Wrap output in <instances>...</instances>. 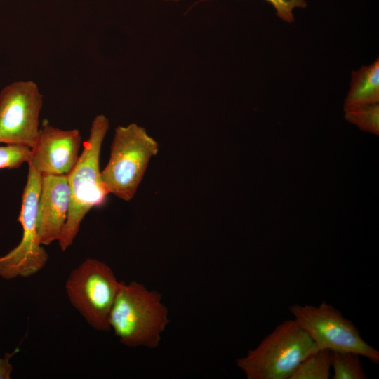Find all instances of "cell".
<instances>
[{"mask_svg":"<svg viewBox=\"0 0 379 379\" xmlns=\"http://www.w3.org/2000/svg\"><path fill=\"white\" fill-rule=\"evenodd\" d=\"M158 151L157 142L143 127L135 123L117 127L108 163L101 171L108 193L126 201L132 199Z\"/></svg>","mask_w":379,"mask_h":379,"instance_id":"4","label":"cell"},{"mask_svg":"<svg viewBox=\"0 0 379 379\" xmlns=\"http://www.w3.org/2000/svg\"><path fill=\"white\" fill-rule=\"evenodd\" d=\"M359 354L349 351H331L333 379H366Z\"/></svg>","mask_w":379,"mask_h":379,"instance_id":"13","label":"cell"},{"mask_svg":"<svg viewBox=\"0 0 379 379\" xmlns=\"http://www.w3.org/2000/svg\"><path fill=\"white\" fill-rule=\"evenodd\" d=\"M317 350L294 319L279 324L254 349L236 361L247 379H290L298 365Z\"/></svg>","mask_w":379,"mask_h":379,"instance_id":"3","label":"cell"},{"mask_svg":"<svg viewBox=\"0 0 379 379\" xmlns=\"http://www.w3.org/2000/svg\"><path fill=\"white\" fill-rule=\"evenodd\" d=\"M204 1V0H201ZM271 3L276 9V14L285 22H292L294 20L293 10L296 7L305 8L307 3L305 0H266Z\"/></svg>","mask_w":379,"mask_h":379,"instance_id":"16","label":"cell"},{"mask_svg":"<svg viewBox=\"0 0 379 379\" xmlns=\"http://www.w3.org/2000/svg\"><path fill=\"white\" fill-rule=\"evenodd\" d=\"M173 1H177V0H173Z\"/></svg>","mask_w":379,"mask_h":379,"instance_id":"18","label":"cell"},{"mask_svg":"<svg viewBox=\"0 0 379 379\" xmlns=\"http://www.w3.org/2000/svg\"><path fill=\"white\" fill-rule=\"evenodd\" d=\"M41 175L29 164L27 182L18 220L22 236L17 246L0 256V277L12 279L27 277L40 271L48 260L37 230V208L41 191Z\"/></svg>","mask_w":379,"mask_h":379,"instance_id":"7","label":"cell"},{"mask_svg":"<svg viewBox=\"0 0 379 379\" xmlns=\"http://www.w3.org/2000/svg\"><path fill=\"white\" fill-rule=\"evenodd\" d=\"M345 119L361 131L379 135V105L375 104L361 109L346 112Z\"/></svg>","mask_w":379,"mask_h":379,"instance_id":"14","label":"cell"},{"mask_svg":"<svg viewBox=\"0 0 379 379\" xmlns=\"http://www.w3.org/2000/svg\"><path fill=\"white\" fill-rule=\"evenodd\" d=\"M288 310L317 350L353 352L379 363V352L361 338L351 320L325 301L319 306L293 304Z\"/></svg>","mask_w":379,"mask_h":379,"instance_id":"6","label":"cell"},{"mask_svg":"<svg viewBox=\"0 0 379 379\" xmlns=\"http://www.w3.org/2000/svg\"><path fill=\"white\" fill-rule=\"evenodd\" d=\"M331 368V351L317 350L298 365L290 379H328Z\"/></svg>","mask_w":379,"mask_h":379,"instance_id":"12","label":"cell"},{"mask_svg":"<svg viewBox=\"0 0 379 379\" xmlns=\"http://www.w3.org/2000/svg\"><path fill=\"white\" fill-rule=\"evenodd\" d=\"M121 284L106 263L86 258L71 272L65 290L70 303L87 323L96 331L107 332L109 313Z\"/></svg>","mask_w":379,"mask_h":379,"instance_id":"5","label":"cell"},{"mask_svg":"<svg viewBox=\"0 0 379 379\" xmlns=\"http://www.w3.org/2000/svg\"><path fill=\"white\" fill-rule=\"evenodd\" d=\"M43 97L32 81L11 83L0 92V144L32 149L39 128Z\"/></svg>","mask_w":379,"mask_h":379,"instance_id":"8","label":"cell"},{"mask_svg":"<svg viewBox=\"0 0 379 379\" xmlns=\"http://www.w3.org/2000/svg\"><path fill=\"white\" fill-rule=\"evenodd\" d=\"M170 321L161 295L136 281H121L109 317L110 331L129 347L157 348Z\"/></svg>","mask_w":379,"mask_h":379,"instance_id":"1","label":"cell"},{"mask_svg":"<svg viewBox=\"0 0 379 379\" xmlns=\"http://www.w3.org/2000/svg\"><path fill=\"white\" fill-rule=\"evenodd\" d=\"M70 205L67 175H41L37 208V230L42 245L58 241Z\"/></svg>","mask_w":379,"mask_h":379,"instance_id":"10","label":"cell"},{"mask_svg":"<svg viewBox=\"0 0 379 379\" xmlns=\"http://www.w3.org/2000/svg\"><path fill=\"white\" fill-rule=\"evenodd\" d=\"M109 126V120L105 116L100 114L94 118L82 152L67 174L70 205L65 227L58 241L63 251L72 244L85 215L91 209L102 206L109 194L100 171L101 147Z\"/></svg>","mask_w":379,"mask_h":379,"instance_id":"2","label":"cell"},{"mask_svg":"<svg viewBox=\"0 0 379 379\" xmlns=\"http://www.w3.org/2000/svg\"><path fill=\"white\" fill-rule=\"evenodd\" d=\"M31 148L20 145H0V169L18 168L29 162Z\"/></svg>","mask_w":379,"mask_h":379,"instance_id":"15","label":"cell"},{"mask_svg":"<svg viewBox=\"0 0 379 379\" xmlns=\"http://www.w3.org/2000/svg\"><path fill=\"white\" fill-rule=\"evenodd\" d=\"M18 350H16L11 354H6L4 358L0 357V379L10 378L13 368L9 363V359Z\"/></svg>","mask_w":379,"mask_h":379,"instance_id":"17","label":"cell"},{"mask_svg":"<svg viewBox=\"0 0 379 379\" xmlns=\"http://www.w3.org/2000/svg\"><path fill=\"white\" fill-rule=\"evenodd\" d=\"M81 142L77 129L62 130L45 124L39 128L28 164L41 175H67L78 161Z\"/></svg>","mask_w":379,"mask_h":379,"instance_id":"9","label":"cell"},{"mask_svg":"<svg viewBox=\"0 0 379 379\" xmlns=\"http://www.w3.org/2000/svg\"><path fill=\"white\" fill-rule=\"evenodd\" d=\"M379 102V60L352 71L350 89L344 102L345 112Z\"/></svg>","mask_w":379,"mask_h":379,"instance_id":"11","label":"cell"}]
</instances>
